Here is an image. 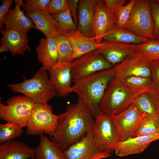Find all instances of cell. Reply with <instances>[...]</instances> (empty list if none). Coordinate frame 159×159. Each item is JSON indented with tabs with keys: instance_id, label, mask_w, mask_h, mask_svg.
Segmentation results:
<instances>
[{
	"instance_id": "obj_1",
	"label": "cell",
	"mask_w": 159,
	"mask_h": 159,
	"mask_svg": "<svg viewBox=\"0 0 159 159\" xmlns=\"http://www.w3.org/2000/svg\"><path fill=\"white\" fill-rule=\"evenodd\" d=\"M57 124L49 135L63 151L79 141L91 130L95 122L92 115L80 97L74 104L68 105L65 111L58 115Z\"/></svg>"
},
{
	"instance_id": "obj_2",
	"label": "cell",
	"mask_w": 159,
	"mask_h": 159,
	"mask_svg": "<svg viewBox=\"0 0 159 159\" xmlns=\"http://www.w3.org/2000/svg\"><path fill=\"white\" fill-rule=\"evenodd\" d=\"M113 67L74 81L71 92L77 94L94 118L99 115V106L110 82L115 77Z\"/></svg>"
},
{
	"instance_id": "obj_3",
	"label": "cell",
	"mask_w": 159,
	"mask_h": 159,
	"mask_svg": "<svg viewBox=\"0 0 159 159\" xmlns=\"http://www.w3.org/2000/svg\"><path fill=\"white\" fill-rule=\"evenodd\" d=\"M47 71L42 67L31 78L20 83L8 84L7 86L13 92L23 93L35 104L47 103L58 95Z\"/></svg>"
},
{
	"instance_id": "obj_4",
	"label": "cell",
	"mask_w": 159,
	"mask_h": 159,
	"mask_svg": "<svg viewBox=\"0 0 159 159\" xmlns=\"http://www.w3.org/2000/svg\"><path fill=\"white\" fill-rule=\"evenodd\" d=\"M135 98L127 87L115 78L108 84L100 103V113L111 117L128 108Z\"/></svg>"
},
{
	"instance_id": "obj_5",
	"label": "cell",
	"mask_w": 159,
	"mask_h": 159,
	"mask_svg": "<svg viewBox=\"0 0 159 159\" xmlns=\"http://www.w3.org/2000/svg\"><path fill=\"white\" fill-rule=\"evenodd\" d=\"M154 22L150 0H137L123 28L148 40L153 39Z\"/></svg>"
},
{
	"instance_id": "obj_6",
	"label": "cell",
	"mask_w": 159,
	"mask_h": 159,
	"mask_svg": "<svg viewBox=\"0 0 159 159\" xmlns=\"http://www.w3.org/2000/svg\"><path fill=\"white\" fill-rule=\"evenodd\" d=\"M6 104L0 103V118L23 127L26 126L35 103L28 97L18 95L9 98Z\"/></svg>"
},
{
	"instance_id": "obj_7",
	"label": "cell",
	"mask_w": 159,
	"mask_h": 159,
	"mask_svg": "<svg viewBox=\"0 0 159 159\" xmlns=\"http://www.w3.org/2000/svg\"><path fill=\"white\" fill-rule=\"evenodd\" d=\"M52 110L51 105L47 103L35 104L28 121L26 134L50 135L55 128L58 118Z\"/></svg>"
},
{
	"instance_id": "obj_8",
	"label": "cell",
	"mask_w": 159,
	"mask_h": 159,
	"mask_svg": "<svg viewBox=\"0 0 159 159\" xmlns=\"http://www.w3.org/2000/svg\"><path fill=\"white\" fill-rule=\"evenodd\" d=\"M71 63L72 77L74 81L113 67L98 49L79 57Z\"/></svg>"
},
{
	"instance_id": "obj_9",
	"label": "cell",
	"mask_w": 159,
	"mask_h": 159,
	"mask_svg": "<svg viewBox=\"0 0 159 159\" xmlns=\"http://www.w3.org/2000/svg\"><path fill=\"white\" fill-rule=\"evenodd\" d=\"M95 119L92 131L95 143L101 150L112 153L119 140L111 118L101 113Z\"/></svg>"
},
{
	"instance_id": "obj_10",
	"label": "cell",
	"mask_w": 159,
	"mask_h": 159,
	"mask_svg": "<svg viewBox=\"0 0 159 159\" xmlns=\"http://www.w3.org/2000/svg\"><path fill=\"white\" fill-rule=\"evenodd\" d=\"M63 153L64 159H102L110 157L112 153L99 149L94 141L92 129Z\"/></svg>"
},
{
	"instance_id": "obj_11",
	"label": "cell",
	"mask_w": 159,
	"mask_h": 159,
	"mask_svg": "<svg viewBox=\"0 0 159 159\" xmlns=\"http://www.w3.org/2000/svg\"><path fill=\"white\" fill-rule=\"evenodd\" d=\"M145 115L132 104L124 111L111 117L116 127L119 141L135 137Z\"/></svg>"
},
{
	"instance_id": "obj_12",
	"label": "cell",
	"mask_w": 159,
	"mask_h": 159,
	"mask_svg": "<svg viewBox=\"0 0 159 159\" xmlns=\"http://www.w3.org/2000/svg\"><path fill=\"white\" fill-rule=\"evenodd\" d=\"M113 67L115 72V79L119 81L130 76L151 77L150 63L138 53L127 57Z\"/></svg>"
},
{
	"instance_id": "obj_13",
	"label": "cell",
	"mask_w": 159,
	"mask_h": 159,
	"mask_svg": "<svg viewBox=\"0 0 159 159\" xmlns=\"http://www.w3.org/2000/svg\"><path fill=\"white\" fill-rule=\"evenodd\" d=\"M137 44L102 41L98 49L100 54L113 66L127 57L138 54Z\"/></svg>"
},
{
	"instance_id": "obj_14",
	"label": "cell",
	"mask_w": 159,
	"mask_h": 159,
	"mask_svg": "<svg viewBox=\"0 0 159 159\" xmlns=\"http://www.w3.org/2000/svg\"><path fill=\"white\" fill-rule=\"evenodd\" d=\"M71 63H57L48 70L49 80L60 97H65L71 92Z\"/></svg>"
},
{
	"instance_id": "obj_15",
	"label": "cell",
	"mask_w": 159,
	"mask_h": 159,
	"mask_svg": "<svg viewBox=\"0 0 159 159\" xmlns=\"http://www.w3.org/2000/svg\"><path fill=\"white\" fill-rule=\"evenodd\" d=\"M115 17L108 12L104 0H97L93 21V29L95 42L100 44L103 37L116 24Z\"/></svg>"
},
{
	"instance_id": "obj_16",
	"label": "cell",
	"mask_w": 159,
	"mask_h": 159,
	"mask_svg": "<svg viewBox=\"0 0 159 159\" xmlns=\"http://www.w3.org/2000/svg\"><path fill=\"white\" fill-rule=\"evenodd\" d=\"M1 32L2 34L0 42L1 47L7 51H10L12 56L18 54L23 55L26 51L31 50L27 33L5 28L1 30Z\"/></svg>"
},
{
	"instance_id": "obj_17",
	"label": "cell",
	"mask_w": 159,
	"mask_h": 159,
	"mask_svg": "<svg viewBox=\"0 0 159 159\" xmlns=\"http://www.w3.org/2000/svg\"><path fill=\"white\" fill-rule=\"evenodd\" d=\"M159 139V134L143 135L130 138L119 141L114 150L116 155L123 157L143 152L152 142Z\"/></svg>"
},
{
	"instance_id": "obj_18",
	"label": "cell",
	"mask_w": 159,
	"mask_h": 159,
	"mask_svg": "<svg viewBox=\"0 0 159 159\" xmlns=\"http://www.w3.org/2000/svg\"><path fill=\"white\" fill-rule=\"evenodd\" d=\"M21 1L15 0L14 8L9 10L4 17L3 23L5 29L27 33L29 30L35 27V26L31 20L21 9Z\"/></svg>"
},
{
	"instance_id": "obj_19",
	"label": "cell",
	"mask_w": 159,
	"mask_h": 159,
	"mask_svg": "<svg viewBox=\"0 0 159 159\" xmlns=\"http://www.w3.org/2000/svg\"><path fill=\"white\" fill-rule=\"evenodd\" d=\"M61 34L66 37L71 46L72 62L87 53L98 49L100 44L96 43L94 37H86L78 29Z\"/></svg>"
},
{
	"instance_id": "obj_20",
	"label": "cell",
	"mask_w": 159,
	"mask_h": 159,
	"mask_svg": "<svg viewBox=\"0 0 159 159\" xmlns=\"http://www.w3.org/2000/svg\"><path fill=\"white\" fill-rule=\"evenodd\" d=\"M96 0H81L79 3L78 30L84 35L94 37L93 21Z\"/></svg>"
},
{
	"instance_id": "obj_21",
	"label": "cell",
	"mask_w": 159,
	"mask_h": 159,
	"mask_svg": "<svg viewBox=\"0 0 159 159\" xmlns=\"http://www.w3.org/2000/svg\"><path fill=\"white\" fill-rule=\"evenodd\" d=\"M36 150L24 142L10 140L0 145V159H35Z\"/></svg>"
},
{
	"instance_id": "obj_22",
	"label": "cell",
	"mask_w": 159,
	"mask_h": 159,
	"mask_svg": "<svg viewBox=\"0 0 159 159\" xmlns=\"http://www.w3.org/2000/svg\"><path fill=\"white\" fill-rule=\"evenodd\" d=\"M38 61L42 67L48 70L58 62V54L56 42L52 37L40 39L36 48Z\"/></svg>"
},
{
	"instance_id": "obj_23",
	"label": "cell",
	"mask_w": 159,
	"mask_h": 159,
	"mask_svg": "<svg viewBox=\"0 0 159 159\" xmlns=\"http://www.w3.org/2000/svg\"><path fill=\"white\" fill-rule=\"evenodd\" d=\"M26 15L33 21L35 27L46 37H52L57 32V24L52 15L46 10L26 11Z\"/></svg>"
},
{
	"instance_id": "obj_24",
	"label": "cell",
	"mask_w": 159,
	"mask_h": 159,
	"mask_svg": "<svg viewBox=\"0 0 159 159\" xmlns=\"http://www.w3.org/2000/svg\"><path fill=\"white\" fill-rule=\"evenodd\" d=\"M132 104L145 115L159 116V94L152 87L135 98Z\"/></svg>"
},
{
	"instance_id": "obj_25",
	"label": "cell",
	"mask_w": 159,
	"mask_h": 159,
	"mask_svg": "<svg viewBox=\"0 0 159 159\" xmlns=\"http://www.w3.org/2000/svg\"><path fill=\"white\" fill-rule=\"evenodd\" d=\"M36 149L35 159H64L63 151L59 144L44 135L40 136Z\"/></svg>"
},
{
	"instance_id": "obj_26",
	"label": "cell",
	"mask_w": 159,
	"mask_h": 159,
	"mask_svg": "<svg viewBox=\"0 0 159 159\" xmlns=\"http://www.w3.org/2000/svg\"><path fill=\"white\" fill-rule=\"evenodd\" d=\"M103 39L105 41L136 44L145 42L148 40L116 25L104 35Z\"/></svg>"
},
{
	"instance_id": "obj_27",
	"label": "cell",
	"mask_w": 159,
	"mask_h": 159,
	"mask_svg": "<svg viewBox=\"0 0 159 159\" xmlns=\"http://www.w3.org/2000/svg\"><path fill=\"white\" fill-rule=\"evenodd\" d=\"M121 82L134 94L135 98L152 87L151 77L130 76L125 78Z\"/></svg>"
},
{
	"instance_id": "obj_28",
	"label": "cell",
	"mask_w": 159,
	"mask_h": 159,
	"mask_svg": "<svg viewBox=\"0 0 159 159\" xmlns=\"http://www.w3.org/2000/svg\"><path fill=\"white\" fill-rule=\"evenodd\" d=\"M57 44L58 54V63L72 62V49L70 43L64 36L57 32L52 37Z\"/></svg>"
},
{
	"instance_id": "obj_29",
	"label": "cell",
	"mask_w": 159,
	"mask_h": 159,
	"mask_svg": "<svg viewBox=\"0 0 159 159\" xmlns=\"http://www.w3.org/2000/svg\"><path fill=\"white\" fill-rule=\"evenodd\" d=\"M137 53L141 55L148 62L159 60V41L148 40L137 44Z\"/></svg>"
},
{
	"instance_id": "obj_30",
	"label": "cell",
	"mask_w": 159,
	"mask_h": 159,
	"mask_svg": "<svg viewBox=\"0 0 159 159\" xmlns=\"http://www.w3.org/2000/svg\"><path fill=\"white\" fill-rule=\"evenodd\" d=\"M159 134V116L145 115L141 122L135 136Z\"/></svg>"
},
{
	"instance_id": "obj_31",
	"label": "cell",
	"mask_w": 159,
	"mask_h": 159,
	"mask_svg": "<svg viewBox=\"0 0 159 159\" xmlns=\"http://www.w3.org/2000/svg\"><path fill=\"white\" fill-rule=\"evenodd\" d=\"M52 15L57 23L58 33L62 34L78 29L69 9L59 14Z\"/></svg>"
},
{
	"instance_id": "obj_32",
	"label": "cell",
	"mask_w": 159,
	"mask_h": 159,
	"mask_svg": "<svg viewBox=\"0 0 159 159\" xmlns=\"http://www.w3.org/2000/svg\"><path fill=\"white\" fill-rule=\"evenodd\" d=\"M22 127L12 122L0 125V143L12 140L20 137L23 131Z\"/></svg>"
},
{
	"instance_id": "obj_33",
	"label": "cell",
	"mask_w": 159,
	"mask_h": 159,
	"mask_svg": "<svg viewBox=\"0 0 159 159\" xmlns=\"http://www.w3.org/2000/svg\"><path fill=\"white\" fill-rule=\"evenodd\" d=\"M137 0H131L124 5L118 13L115 16L117 26L123 28L129 19L133 7Z\"/></svg>"
},
{
	"instance_id": "obj_34",
	"label": "cell",
	"mask_w": 159,
	"mask_h": 159,
	"mask_svg": "<svg viewBox=\"0 0 159 159\" xmlns=\"http://www.w3.org/2000/svg\"><path fill=\"white\" fill-rule=\"evenodd\" d=\"M150 4L154 22V39L159 41V0H150Z\"/></svg>"
},
{
	"instance_id": "obj_35",
	"label": "cell",
	"mask_w": 159,
	"mask_h": 159,
	"mask_svg": "<svg viewBox=\"0 0 159 159\" xmlns=\"http://www.w3.org/2000/svg\"><path fill=\"white\" fill-rule=\"evenodd\" d=\"M67 0H51L45 10L51 15L57 14L68 9Z\"/></svg>"
},
{
	"instance_id": "obj_36",
	"label": "cell",
	"mask_w": 159,
	"mask_h": 159,
	"mask_svg": "<svg viewBox=\"0 0 159 159\" xmlns=\"http://www.w3.org/2000/svg\"><path fill=\"white\" fill-rule=\"evenodd\" d=\"M50 0H25V2L22 0L21 7L26 11L37 10H45Z\"/></svg>"
},
{
	"instance_id": "obj_37",
	"label": "cell",
	"mask_w": 159,
	"mask_h": 159,
	"mask_svg": "<svg viewBox=\"0 0 159 159\" xmlns=\"http://www.w3.org/2000/svg\"><path fill=\"white\" fill-rule=\"evenodd\" d=\"M126 0H105L107 9L112 16H115L124 5Z\"/></svg>"
},
{
	"instance_id": "obj_38",
	"label": "cell",
	"mask_w": 159,
	"mask_h": 159,
	"mask_svg": "<svg viewBox=\"0 0 159 159\" xmlns=\"http://www.w3.org/2000/svg\"><path fill=\"white\" fill-rule=\"evenodd\" d=\"M151 67V77L152 79V87L159 94V60L150 62Z\"/></svg>"
},
{
	"instance_id": "obj_39",
	"label": "cell",
	"mask_w": 159,
	"mask_h": 159,
	"mask_svg": "<svg viewBox=\"0 0 159 159\" xmlns=\"http://www.w3.org/2000/svg\"><path fill=\"white\" fill-rule=\"evenodd\" d=\"M2 4L0 6V28L3 29V20L4 17L10 9L13 2L12 0H3Z\"/></svg>"
},
{
	"instance_id": "obj_40",
	"label": "cell",
	"mask_w": 159,
	"mask_h": 159,
	"mask_svg": "<svg viewBox=\"0 0 159 159\" xmlns=\"http://www.w3.org/2000/svg\"><path fill=\"white\" fill-rule=\"evenodd\" d=\"M80 0H67L68 9L69 10L73 20L76 25L78 21L77 17V9Z\"/></svg>"
},
{
	"instance_id": "obj_41",
	"label": "cell",
	"mask_w": 159,
	"mask_h": 159,
	"mask_svg": "<svg viewBox=\"0 0 159 159\" xmlns=\"http://www.w3.org/2000/svg\"></svg>"
}]
</instances>
